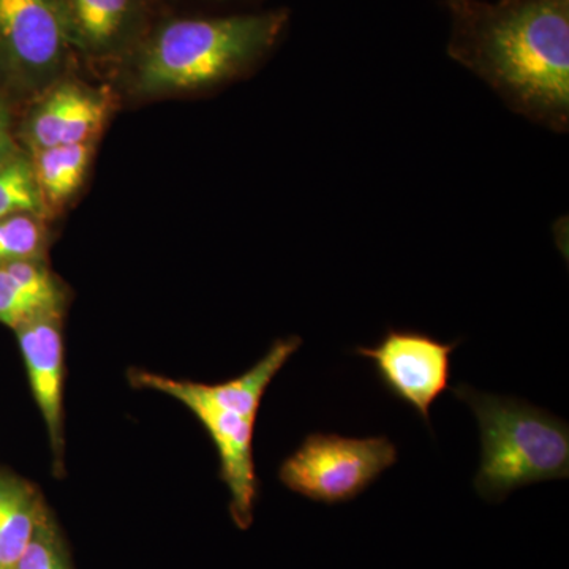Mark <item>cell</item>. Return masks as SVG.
I'll use <instances>...</instances> for the list:
<instances>
[{
    "label": "cell",
    "instance_id": "18",
    "mask_svg": "<svg viewBox=\"0 0 569 569\" xmlns=\"http://www.w3.org/2000/svg\"><path fill=\"white\" fill-rule=\"evenodd\" d=\"M160 2H163V0H160ZM204 2L234 3V2H249V0H204Z\"/></svg>",
    "mask_w": 569,
    "mask_h": 569
},
{
    "label": "cell",
    "instance_id": "7",
    "mask_svg": "<svg viewBox=\"0 0 569 569\" xmlns=\"http://www.w3.org/2000/svg\"><path fill=\"white\" fill-rule=\"evenodd\" d=\"M119 96L70 71L18 111L17 138L24 152L56 146L99 142Z\"/></svg>",
    "mask_w": 569,
    "mask_h": 569
},
{
    "label": "cell",
    "instance_id": "8",
    "mask_svg": "<svg viewBox=\"0 0 569 569\" xmlns=\"http://www.w3.org/2000/svg\"><path fill=\"white\" fill-rule=\"evenodd\" d=\"M459 346V340L445 343L426 332L389 328L378 346L356 347L355 355L370 359L388 395L413 408L432 429L430 407L449 389L451 356Z\"/></svg>",
    "mask_w": 569,
    "mask_h": 569
},
{
    "label": "cell",
    "instance_id": "4",
    "mask_svg": "<svg viewBox=\"0 0 569 569\" xmlns=\"http://www.w3.org/2000/svg\"><path fill=\"white\" fill-rule=\"evenodd\" d=\"M77 63L58 0H0V97L17 111Z\"/></svg>",
    "mask_w": 569,
    "mask_h": 569
},
{
    "label": "cell",
    "instance_id": "13",
    "mask_svg": "<svg viewBox=\"0 0 569 569\" xmlns=\"http://www.w3.org/2000/svg\"><path fill=\"white\" fill-rule=\"evenodd\" d=\"M50 223L47 217L31 211L0 219V264L47 260L51 244Z\"/></svg>",
    "mask_w": 569,
    "mask_h": 569
},
{
    "label": "cell",
    "instance_id": "10",
    "mask_svg": "<svg viewBox=\"0 0 569 569\" xmlns=\"http://www.w3.org/2000/svg\"><path fill=\"white\" fill-rule=\"evenodd\" d=\"M20 346L33 399L50 437L54 471L63 470V316L40 313L13 329Z\"/></svg>",
    "mask_w": 569,
    "mask_h": 569
},
{
    "label": "cell",
    "instance_id": "15",
    "mask_svg": "<svg viewBox=\"0 0 569 569\" xmlns=\"http://www.w3.org/2000/svg\"><path fill=\"white\" fill-rule=\"evenodd\" d=\"M14 569H71L61 531L50 511L37 527L32 541Z\"/></svg>",
    "mask_w": 569,
    "mask_h": 569
},
{
    "label": "cell",
    "instance_id": "12",
    "mask_svg": "<svg viewBox=\"0 0 569 569\" xmlns=\"http://www.w3.org/2000/svg\"><path fill=\"white\" fill-rule=\"evenodd\" d=\"M48 509L31 482L0 471V569H14Z\"/></svg>",
    "mask_w": 569,
    "mask_h": 569
},
{
    "label": "cell",
    "instance_id": "6",
    "mask_svg": "<svg viewBox=\"0 0 569 569\" xmlns=\"http://www.w3.org/2000/svg\"><path fill=\"white\" fill-rule=\"evenodd\" d=\"M133 387L152 389L173 397L200 419L220 459V478L230 490V515L241 530L253 522L258 500V477L253 460V433L258 413L208 402L187 388L186 380H174L159 373L132 370Z\"/></svg>",
    "mask_w": 569,
    "mask_h": 569
},
{
    "label": "cell",
    "instance_id": "17",
    "mask_svg": "<svg viewBox=\"0 0 569 569\" xmlns=\"http://www.w3.org/2000/svg\"><path fill=\"white\" fill-rule=\"evenodd\" d=\"M17 108L0 97V168L24 153L17 138Z\"/></svg>",
    "mask_w": 569,
    "mask_h": 569
},
{
    "label": "cell",
    "instance_id": "2",
    "mask_svg": "<svg viewBox=\"0 0 569 569\" xmlns=\"http://www.w3.org/2000/svg\"><path fill=\"white\" fill-rule=\"evenodd\" d=\"M290 22L287 9L224 14H160L111 71L133 99L209 91L246 77L271 54Z\"/></svg>",
    "mask_w": 569,
    "mask_h": 569
},
{
    "label": "cell",
    "instance_id": "9",
    "mask_svg": "<svg viewBox=\"0 0 569 569\" xmlns=\"http://www.w3.org/2000/svg\"><path fill=\"white\" fill-rule=\"evenodd\" d=\"M78 62L111 71L160 17V0H58Z\"/></svg>",
    "mask_w": 569,
    "mask_h": 569
},
{
    "label": "cell",
    "instance_id": "11",
    "mask_svg": "<svg viewBox=\"0 0 569 569\" xmlns=\"http://www.w3.org/2000/svg\"><path fill=\"white\" fill-rule=\"evenodd\" d=\"M97 142L56 146L29 152L33 179L48 220L62 216L84 189Z\"/></svg>",
    "mask_w": 569,
    "mask_h": 569
},
{
    "label": "cell",
    "instance_id": "3",
    "mask_svg": "<svg viewBox=\"0 0 569 569\" xmlns=\"http://www.w3.org/2000/svg\"><path fill=\"white\" fill-rule=\"evenodd\" d=\"M452 395L473 411L481 437V463L473 486L498 503L537 482L569 477L568 422L516 397L490 395L460 383Z\"/></svg>",
    "mask_w": 569,
    "mask_h": 569
},
{
    "label": "cell",
    "instance_id": "14",
    "mask_svg": "<svg viewBox=\"0 0 569 569\" xmlns=\"http://www.w3.org/2000/svg\"><path fill=\"white\" fill-rule=\"evenodd\" d=\"M22 211L44 216L28 152L0 168V219Z\"/></svg>",
    "mask_w": 569,
    "mask_h": 569
},
{
    "label": "cell",
    "instance_id": "16",
    "mask_svg": "<svg viewBox=\"0 0 569 569\" xmlns=\"http://www.w3.org/2000/svg\"><path fill=\"white\" fill-rule=\"evenodd\" d=\"M40 313L54 312L44 310L18 282L17 277L6 266L0 264V323L14 329Z\"/></svg>",
    "mask_w": 569,
    "mask_h": 569
},
{
    "label": "cell",
    "instance_id": "5",
    "mask_svg": "<svg viewBox=\"0 0 569 569\" xmlns=\"http://www.w3.org/2000/svg\"><path fill=\"white\" fill-rule=\"evenodd\" d=\"M399 455L387 437L310 433L279 467L284 488L317 503L339 505L369 489Z\"/></svg>",
    "mask_w": 569,
    "mask_h": 569
},
{
    "label": "cell",
    "instance_id": "1",
    "mask_svg": "<svg viewBox=\"0 0 569 569\" xmlns=\"http://www.w3.org/2000/svg\"><path fill=\"white\" fill-rule=\"evenodd\" d=\"M448 54L512 111L567 132L569 0H445Z\"/></svg>",
    "mask_w": 569,
    "mask_h": 569
}]
</instances>
